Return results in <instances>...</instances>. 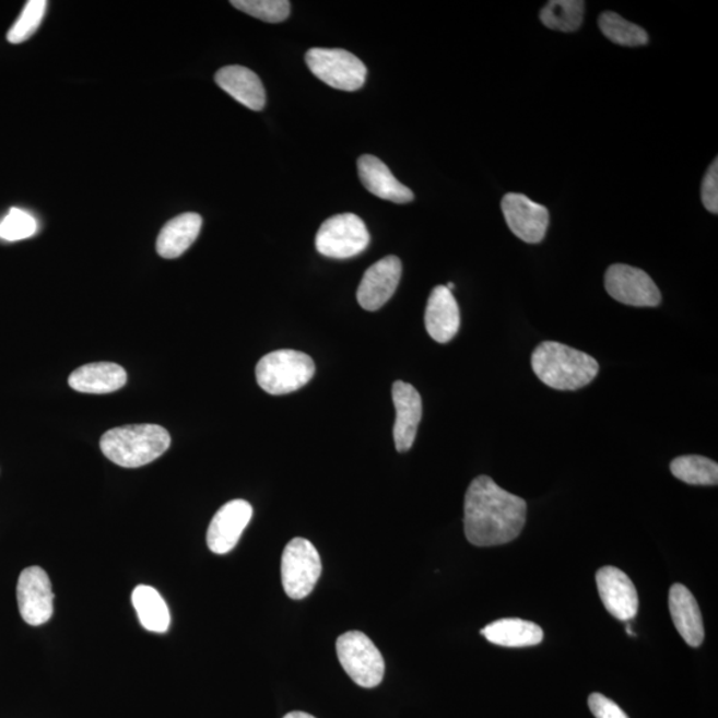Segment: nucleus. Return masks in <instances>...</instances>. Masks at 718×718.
<instances>
[{
	"label": "nucleus",
	"instance_id": "nucleus-1",
	"mask_svg": "<svg viewBox=\"0 0 718 718\" xmlns=\"http://www.w3.org/2000/svg\"><path fill=\"white\" fill-rule=\"evenodd\" d=\"M527 503L487 475L471 482L464 496V533L476 548L513 542L526 525Z\"/></svg>",
	"mask_w": 718,
	"mask_h": 718
},
{
	"label": "nucleus",
	"instance_id": "nucleus-2",
	"mask_svg": "<svg viewBox=\"0 0 718 718\" xmlns=\"http://www.w3.org/2000/svg\"><path fill=\"white\" fill-rule=\"evenodd\" d=\"M531 366L544 385L561 391L586 388L599 374L598 361L591 355L554 341L533 350Z\"/></svg>",
	"mask_w": 718,
	"mask_h": 718
},
{
	"label": "nucleus",
	"instance_id": "nucleus-3",
	"mask_svg": "<svg viewBox=\"0 0 718 718\" xmlns=\"http://www.w3.org/2000/svg\"><path fill=\"white\" fill-rule=\"evenodd\" d=\"M169 446L167 429L152 423L108 429L101 439L104 456L126 469L143 468L162 457Z\"/></svg>",
	"mask_w": 718,
	"mask_h": 718
},
{
	"label": "nucleus",
	"instance_id": "nucleus-4",
	"mask_svg": "<svg viewBox=\"0 0 718 718\" xmlns=\"http://www.w3.org/2000/svg\"><path fill=\"white\" fill-rule=\"evenodd\" d=\"M315 372V362L308 354L285 349L262 357L256 367V378L263 391L282 396L304 388Z\"/></svg>",
	"mask_w": 718,
	"mask_h": 718
},
{
	"label": "nucleus",
	"instance_id": "nucleus-5",
	"mask_svg": "<svg viewBox=\"0 0 718 718\" xmlns=\"http://www.w3.org/2000/svg\"><path fill=\"white\" fill-rule=\"evenodd\" d=\"M337 655L349 678L362 688H376L382 683L385 660L364 632L350 631L337 638Z\"/></svg>",
	"mask_w": 718,
	"mask_h": 718
},
{
	"label": "nucleus",
	"instance_id": "nucleus-6",
	"mask_svg": "<svg viewBox=\"0 0 718 718\" xmlns=\"http://www.w3.org/2000/svg\"><path fill=\"white\" fill-rule=\"evenodd\" d=\"M322 573L321 556L309 540L296 538L282 552L281 579L287 597H309Z\"/></svg>",
	"mask_w": 718,
	"mask_h": 718
},
{
	"label": "nucleus",
	"instance_id": "nucleus-7",
	"mask_svg": "<svg viewBox=\"0 0 718 718\" xmlns=\"http://www.w3.org/2000/svg\"><path fill=\"white\" fill-rule=\"evenodd\" d=\"M369 244L370 235L366 224L353 213L328 219L316 236L317 250L329 259H352L369 247Z\"/></svg>",
	"mask_w": 718,
	"mask_h": 718
},
{
	"label": "nucleus",
	"instance_id": "nucleus-8",
	"mask_svg": "<svg viewBox=\"0 0 718 718\" xmlns=\"http://www.w3.org/2000/svg\"><path fill=\"white\" fill-rule=\"evenodd\" d=\"M305 61L313 75L336 90L353 92L365 84L366 66L341 48H310Z\"/></svg>",
	"mask_w": 718,
	"mask_h": 718
},
{
	"label": "nucleus",
	"instance_id": "nucleus-9",
	"mask_svg": "<svg viewBox=\"0 0 718 718\" xmlns=\"http://www.w3.org/2000/svg\"><path fill=\"white\" fill-rule=\"evenodd\" d=\"M607 293L617 303L636 308H656L661 303V293L655 281L642 269L615 263L605 272Z\"/></svg>",
	"mask_w": 718,
	"mask_h": 718
},
{
	"label": "nucleus",
	"instance_id": "nucleus-10",
	"mask_svg": "<svg viewBox=\"0 0 718 718\" xmlns=\"http://www.w3.org/2000/svg\"><path fill=\"white\" fill-rule=\"evenodd\" d=\"M54 598L51 580L45 569L34 566L22 570L16 599L24 622L33 627L46 624L54 615Z\"/></svg>",
	"mask_w": 718,
	"mask_h": 718
},
{
	"label": "nucleus",
	"instance_id": "nucleus-11",
	"mask_svg": "<svg viewBox=\"0 0 718 718\" xmlns=\"http://www.w3.org/2000/svg\"><path fill=\"white\" fill-rule=\"evenodd\" d=\"M509 231L527 244L542 243L550 225L548 208L525 195L507 193L502 200Z\"/></svg>",
	"mask_w": 718,
	"mask_h": 718
},
{
	"label": "nucleus",
	"instance_id": "nucleus-12",
	"mask_svg": "<svg viewBox=\"0 0 718 718\" xmlns=\"http://www.w3.org/2000/svg\"><path fill=\"white\" fill-rule=\"evenodd\" d=\"M251 517H254V508L247 501L235 499L226 503L214 515L208 529V548L213 554H228L236 548Z\"/></svg>",
	"mask_w": 718,
	"mask_h": 718
},
{
	"label": "nucleus",
	"instance_id": "nucleus-13",
	"mask_svg": "<svg viewBox=\"0 0 718 718\" xmlns=\"http://www.w3.org/2000/svg\"><path fill=\"white\" fill-rule=\"evenodd\" d=\"M402 275V262L396 256H388L366 270L357 291L362 308L376 311L388 303L396 293Z\"/></svg>",
	"mask_w": 718,
	"mask_h": 718
},
{
	"label": "nucleus",
	"instance_id": "nucleus-14",
	"mask_svg": "<svg viewBox=\"0 0 718 718\" xmlns=\"http://www.w3.org/2000/svg\"><path fill=\"white\" fill-rule=\"evenodd\" d=\"M597 585L605 610L613 617L628 622L638 611V595L634 582L622 569L607 566L597 574Z\"/></svg>",
	"mask_w": 718,
	"mask_h": 718
},
{
	"label": "nucleus",
	"instance_id": "nucleus-15",
	"mask_svg": "<svg viewBox=\"0 0 718 718\" xmlns=\"http://www.w3.org/2000/svg\"><path fill=\"white\" fill-rule=\"evenodd\" d=\"M392 401L397 411L395 442L397 451L407 452L413 447L422 420V398L413 385L397 380L392 385Z\"/></svg>",
	"mask_w": 718,
	"mask_h": 718
},
{
	"label": "nucleus",
	"instance_id": "nucleus-16",
	"mask_svg": "<svg viewBox=\"0 0 718 718\" xmlns=\"http://www.w3.org/2000/svg\"><path fill=\"white\" fill-rule=\"evenodd\" d=\"M425 325L429 337L438 343L450 342L458 334L460 313L456 297L445 285L434 287L429 294Z\"/></svg>",
	"mask_w": 718,
	"mask_h": 718
},
{
	"label": "nucleus",
	"instance_id": "nucleus-17",
	"mask_svg": "<svg viewBox=\"0 0 718 718\" xmlns=\"http://www.w3.org/2000/svg\"><path fill=\"white\" fill-rule=\"evenodd\" d=\"M669 611L685 643L693 648L702 646L705 638L703 615L688 588L678 582L669 589Z\"/></svg>",
	"mask_w": 718,
	"mask_h": 718
},
{
	"label": "nucleus",
	"instance_id": "nucleus-18",
	"mask_svg": "<svg viewBox=\"0 0 718 718\" xmlns=\"http://www.w3.org/2000/svg\"><path fill=\"white\" fill-rule=\"evenodd\" d=\"M358 175L362 184L370 193L382 200L407 204L414 200V193L399 183L384 162L373 155L358 158Z\"/></svg>",
	"mask_w": 718,
	"mask_h": 718
},
{
	"label": "nucleus",
	"instance_id": "nucleus-19",
	"mask_svg": "<svg viewBox=\"0 0 718 718\" xmlns=\"http://www.w3.org/2000/svg\"><path fill=\"white\" fill-rule=\"evenodd\" d=\"M214 80L221 90H224L243 106L251 110H261L266 107L267 95L261 79L247 67H224L217 71Z\"/></svg>",
	"mask_w": 718,
	"mask_h": 718
},
{
	"label": "nucleus",
	"instance_id": "nucleus-20",
	"mask_svg": "<svg viewBox=\"0 0 718 718\" xmlns=\"http://www.w3.org/2000/svg\"><path fill=\"white\" fill-rule=\"evenodd\" d=\"M127 384V372L113 362H96L78 367L69 378L71 388L85 395H108Z\"/></svg>",
	"mask_w": 718,
	"mask_h": 718
},
{
	"label": "nucleus",
	"instance_id": "nucleus-21",
	"mask_svg": "<svg viewBox=\"0 0 718 718\" xmlns=\"http://www.w3.org/2000/svg\"><path fill=\"white\" fill-rule=\"evenodd\" d=\"M202 226L200 214L189 212L172 219L163 226L157 237V254L163 259L174 260L186 254L198 239Z\"/></svg>",
	"mask_w": 718,
	"mask_h": 718
},
{
	"label": "nucleus",
	"instance_id": "nucleus-22",
	"mask_svg": "<svg viewBox=\"0 0 718 718\" xmlns=\"http://www.w3.org/2000/svg\"><path fill=\"white\" fill-rule=\"evenodd\" d=\"M481 634L495 646L525 648L543 642V629L538 624L521 619H502L486 625Z\"/></svg>",
	"mask_w": 718,
	"mask_h": 718
},
{
	"label": "nucleus",
	"instance_id": "nucleus-23",
	"mask_svg": "<svg viewBox=\"0 0 718 718\" xmlns=\"http://www.w3.org/2000/svg\"><path fill=\"white\" fill-rule=\"evenodd\" d=\"M132 604L143 628L155 634H165L169 629L168 605L157 589L144 585L138 586L132 592Z\"/></svg>",
	"mask_w": 718,
	"mask_h": 718
},
{
	"label": "nucleus",
	"instance_id": "nucleus-24",
	"mask_svg": "<svg viewBox=\"0 0 718 718\" xmlns=\"http://www.w3.org/2000/svg\"><path fill=\"white\" fill-rule=\"evenodd\" d=\"M585 9L581 0H551L540 11V21L550 30L574 33L581 26Z\"/></svg>",
	"mask_w": 718,
	"mask_h": 718
},
{
	"label": "nucleus",
	"instance_id": "nucleus-25",
	"mask_svg": "<svg viewBox=\"0 0 718 718\" xmlns=\"http://www.w3.org/2000/svg\"><path fill=\"white\" fill-rule=\"evenodd\" d=\"M671 471L679 481L692 486H717L718 464L702 456H683L672 460Z\"/></svg>",
	"mask_w": 718,
	"mask_h": 718
},
{
	"label": "nucleus",
	"instance_id": "nucleus-26",
	"mask_svg": "<svg viewBox=\"0 0 718 718\" xmlns=\"http://www.w3.org/2000/svg\"><path fill=\"white\" fill-rule=\"evenodd\" d=\"M599 26L605 38L625 47L644 46L648 43V34L637 24L623 20L615 12L607 11L599 17Z\"/></svg>",
	"mask_w": 718,
	"mask_h": 718
},
{
	"label": "nucleus",
	"instance_id": "nucleus-27",
	"mask_svg": "<svg viewBox=\"0 0 718 718\" xmlns=\"http://www.w3.org/2000/svg\"><path fill=\"white\" fill-rule=\"evenodd\" d=\"M233 8L267 23H280L291 14L287 0H233Z\"/></svg>",
	"mask_w": 718,
	"mask_h": 718
},
{
	"label": "nucleus",
	"instance_id": "nucleus-28",
	"mask_svg": "<svg viewBox=\"0 0 718 718\" xmlns=\"http://www.w3.org/2000/svg\"><path fill=\"white\" fill-rule=\"evenodd\" d=\"M46 10V0H30L24 5L20 20L9 31L8 40L12 45H20V43L28 40L39 28Z\"/></svg>",
	"mask_w": 718,
	"mask_h": 718
},
{
	"label": "nucleus",
	"instance_id": "nucleus-29",
	"mask_svg": "<svg viewBox=\"0 0 718 718\" xmlns=\"http://www.w3.org/2000/svg\"><path fill=\"white\" fill-rule=\"evenodd\" d=\"M36 232L38 223L33 214L20 208H11L8 216L0 221V238L5 242H21L33 237Z\"/></svg>",
	"mask_w": 718,
	"mask_h": 718
},
{
	"label": "nucleus",
	"instance_id": "nucleus-30",
	"mask_svg": "<svg viewBox=\"0 0 718 718\" xmlns=\"http://www.w3.org/2000/svg\"><path fill=\"white\" fill-rule=\"evenodd\" d=\"M702 200L710 213H718V160L710 164L702 186Z\"/></svg>",
	"mask_w": 718,
	"mask_h": 718
},
{
	"label": "nucleus",
	"instance_id": "nucleus-31",
	"mask_svg": "<svg viewBox=\"0 0 718 718\" xmlns=\"http://www.w3.org/2000/svg\"><path fill=\"white\" fill-rule=\"evenodd\" d=\"M588 707L597 718H629L615 702L601 693H592L589 696Z\"/></svg>",
	"mask_w": 718,
	"mask_h": 718
},
{
	"label": "nucleus",
	"instance_id": "nucleus-32",
	"mask_svg": "<svg viewBox=\"0 0 718 718\" xmlns=\"http://www.w3.org/2000/svg\"><path fill=\"white\" fill-rule=\"evenodd\" d=\"M284 718H316V717L309 714H305V711L294 710L291 711V714H287Z\"/></svg>",
	"mask_w": 718,
	"mask_h": 718
}]
</instances>
